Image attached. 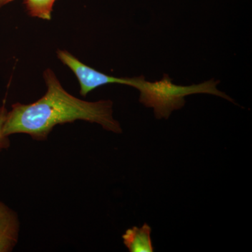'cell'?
Wrapping results in <instances>:
<instances>
[{"mask_svg":"<svg viewBox=\"0 0 252 252\" xmlns=\"http://www.w3.org/2000/svg\"><path fill=\"white\" fill-rule=\"evenodd\" d=\"M151 233L152 228L147 223L140 228H128L122 235L124 245L130 252H153Z\"/></svg>","mask_w":252,"mask_h":252,"instance_id":"cell-5","label":"cell"},{"mask_svg":"<svg viewBox=\"0 0 252 252\" xmlns=\"http://www.w3.org/2000/svg\"><path fill=\"white\" fill-rule=\"evenodd\" d=\"M13 1H14V0H0V9L5 6V5L8 4Z\"/></svg>","mask_w":252,"mask_h":252,"instance_id":"cell-8","label":"cell"},{"mask_svg":"<svg viewBox=\"0 0 252 252\" xmlns=\"http://www.w3.org/2000/svg\"><path fill=\"white\" fill-rule=\"evenodd\" d=\"M21 223L17 213L0 201V252H11L19 240Z\"/></svg>","mask_w":252,"mask_h":252,"instance_id":"cell-4","label":"cell"},{"mask_svg":"<svg viewBox=\"0 0 252 252\" xmlns=\"http://www.w3.org/2000/svg\"><path fill=\"white\" fill-rule=\"evenodd\" d=\"M58 58L67 65L77 77L80 86V94L86 96L89 93L99 87L109 84H119L132 86L134 78H119L107 75L86 65L64 50H58Z\"/></svg>","mask_w":252,"mask_h":252,"instance_id":"cell-3","label":"cell"},{"mask_svg":"<svg viewBox=\"0 0 252 252\" xmlns=\"http://www.w3.org/2000/svg\"><path fill=\"white\" fill-rule=\"evenodd\" d=\"M220 81L214 79L200 84L191 86H179L172 83L167 74L161 80L150 82L143 76L134 77L132 87L140 91L139 101L144 106L153 108L157 119H168L172 112L182 109L185 105L186 96L197 94H214L233 102L234 100L224 93L217 89Z\"/></svg>","mask_w":252,"mask_h":252,"instance_id":"cell-2","label":"cell"},{"mask_svg":"<svg viewBox=\"0 0 252 252\" xmlns=\"http://www.w3.org/2000/svg\"><path fill=\"white\" fill-rule=\"evenodd\" d=\"M44 78L47 90L43 97L31 104L17 102L7 111L3 126L5 135L26 134L33 140L44 141L56 126L79 120L122 133V126L113 117L112 101L87 102L74 97L63 89L51 69H46Z\"/></svg>","mask_w":252,"mask_h":252,"instance_id":"cell-1","label":"cell"},{"mask_svg":"<svg viewBox=\"0 0 252 252\" xmlns=\"http://www.w3.org/2000/svg\"><path fill=\"white\" fill-rule=\"evenodd\" d=\"M56 0H24L28 14L32 17L50 21Z\"/></svg>","mask_w":252,"mask_h":252,"instance_id":"cell-6","label":"cell"},{"mask_svg":"<svg viewBox=\"0 0 252 252\" xmlns=\"http://www.w3.org/2000/svg\"><path fill=\"white\" fill-rule=\"evenodd\" d=\"M6 112L7 110L5 108L4 105L0 107V153L9 148L10 146L9 137L5 135L3 132V126H4Z\"/></svg>","mask_w":252,"mask_h":252,"instance_id":"cell-7","label":"cell"}]
</instances>
